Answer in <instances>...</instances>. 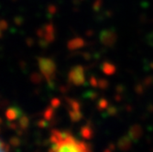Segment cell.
<instances>
[{
    "instance_id": "cell-1",
    "label": "cell",
    "mask_w": 153,
    "mask_h": 152,
    "mask_svg": "<svg viewBox=\"0 0 153 152\" xmlns=\"http://www.w3.org/2000/svg\"><path fill=\"white\" fill-rule=\"evenodd\" d=\"M51 151L61 152H74V151H90L91 147L85 143L77 140L75 137L68 131L53 130L51 135Z\"/></svg>"
},
{
    "instance_id": "cell-2",
    "label": "cell",
    "mask_w": 153,
    "mask_h": 152,
    "mask_svg": "<svg viewBox=\"0 0 153 152\" xmlns=\"http://www.w3.org/2000/svg\"><path fill=\"white\" fill-rule=\"evenodd\" d=\"M39 67L41 73L43 74L48 82H51L56 74V64L49 58H39Z\"/></svg>"
},
{
    "instance_id": "cell-3",
    "label": "cell",
    "mask_w": 153,
    "mask_h": 152,
    "mask_svg": "<svg viewBox=\"0 0 153 152\" xmlns=\"http://www.w3.org/2000/svg\"><path fill=\"white\" fill-rule=\"evenodd\" d=\"M69 80L73 85L76 86L82 85L85 82V69L80 65L74 67L69 73Z\"/></svg>"
},
{
    "instance_id": "cell-4",
    "label": "cell",
    "mask_w": 153,
    "mask_h": 152,
    "mask_svg": "<svg viewBox=\"0 0 153 152\" xmlns=\"http://www.w3.org/2000/svg\"><path fill=\"white\" fill-rule=\"evenodd\" d=\"M100 41L106 47H113L117 39V35L114 30H104L99 35Z\"/></svg>"
},
{
    "instance_id": "cell-5",
    "label": "cell",
    "mask_w": 153,
    "mask_h": 152,
    "mask_svg": "<svg viewBox=\"0 0 153 152\" xmlns=\"http://www.w3.org/2000/svg\"><path fill=\"white\" fill-rule=\"evenodd\" d=\"M142 133H143V129H142L141 126L138 125V124H135V125H132L129 128L128 135L129 136V137L134 143H137L141 139Z\"/></svg>"
},
{
    "instance_id": "cell-6",
    "label": "cell",
    "mask_w": 153,
    "mask_h": 152,
    "mask_svg": "<svg viewBox=\"0 0 153 152\" xmlns=\"http://www.w3.org/2000/svg\"><path fill=\"white\" fill-rule=\"evenodd\" d=\"M132 144H133V141L131 140L129 136L128 135H125V136H121L120 139H118V141H117V148L120 150L126 151V150H128V149L131 148Z\"/></svg>"
},
{
    "instance_id": "cell-7",
    "label": "cell",
    "mask_w": 153,
    "mask_h": 152,
    "mask_svg": "<svg viewBox=\"0 0 153 152\" xmlns=\"http://www.w3.org/2000/svg\"><path fill=\"white\" fill-rule=\"evenodd\" d=\"M21 115V110L19 107H11L7 109L6 116L8 120H15Z\"/></svg>"
},
{
    "instance_id": "cell-8",
    "label": "cell",
    "mask_w": 153,
    "mask_h": 152,
    "mask_svg": "<svg viewBox=\"0 0 153 152\" xmlns=\"http://www.w3.org/2000/svg\"><path fill=\"white\" fill-rule=\"evenodd\" d=\"M83 45H85V41H83V39H82L81 38H75V39L69 41L68 48H69V50H74L82 48Z\"/></svg>"
},
{
    "instance_id": "cell-9",
    "label": "cell",
    "mask_w": 153,
    "mask_h": 152,
    "mask_svg": "<svg viewBox=\"0 0 153 152\" xmlns=\"http://www.w3.org/2000/svg\"><path fill=\"white\" fill-rule=\"evenodd\" d=\"M102 70H103L104 73H105L107 75H111V74H114L116 73V66L113 65L112 63L105 62L102 65Z\"/></svg>"
},
{
    "instance_id": "cell-10",
    "label": "cell",
    "mask_w": 153,
    "mask_h": 152,
    "mask_svg": "<svg viewBox=\"0 0 153 152\" xmlns=\"http://www.w3.org/2000/svg\"><path fill=\"white\" fill-rule=\"evenodd\" d=\"M69 115H70V117H71L72 121H74V122H78V121L81 120L82 117V113L80 112V110L72 109L71 111L69 112Z\"/></svg>"
},
{
    "instance_id": "cell-11",
    "label": "cell",
    "mask_w": 153,
    "mask_h": 152,
    "mask_svg": "<svg viewBox=\"0 0 153 152\" xmlns=\"http://www.w3.org/2000/svg\"><path fill=\"white\" fill-rule=\"evenodd\" d=\"M81 135L82 136V137H85V139H91L93 136V130L88 126H85L81 129Z\"/></svg>"
},
{
    "instance_id": "cell-12",
    "label": "cell",
    "mask_w": 153,
    "mask_h": 152,
    "mask_svg": "<svg viewBox=\"0 0 153 152\" xmlns=\"http://www.w3.org/2000/svg\"><path fill=\"white\" fill-rule=\"evenodd\" d=\"M19 125L22 128H27V126H29V118H27L26 116H22L19 120Z\"/></svg>"
},
{
    "instance_id": "cell-13",
    "label": "cell",
    "mask_w": 153,
    "mask_h": 152,
    "mask_svg": "<svg viewBox=\"0 0 153 152\" xmlns=\"http://www.w3.org/2000/svg\"><path fill=\"white\" fill-rule=\"evenodd\" d=\"M146 41H147V43H148L149 46L153 47V31L150 32V33H149V34L147 35V37H146Z\"/></svg>"
},
{
    "instance_id": "cell-14",
    "label": "cell",
    "mask_w": 153,
    "mask_h": 152,
    "mask_svg": "<svg viewBox=\"0 0 153 152\" xmlns=\"http://www.w3.org/2000/svg\"><path fill=\"white\" fill-rule=\"evenodd\" d=\"M44 116H45V118H46V119H48V120L51 119V117H52V116H53V110H52L51 107L49 108V109H47V111L45 112Z\"/></svg>"
},
{
    "instance_id": "cell-15",
    "label": "cell",
    "mask_w": 153,
    "mask_h": 152,
    "mask_svg": "<svg viewBox=\"0 0 153 152\" xmlns=\"http://www.w3.org/2000/svg\"><path fill=\"white\" fill-rule=\"evenodd\" d=\"M98 105H99L100 108H106V107L108 106V103H107L106 100H104V99H103V100H100Z\"/></svg>"
},
{
    "instance_id": "cell-16",
    "label": "cell",
    "mask_w": 153,
    "mask_h": 152,
    "mask_svg": "<svg viewBox=\"0 0 153 152\" xmlns=\"http://www.w3.org/2000/svg\"><path fill=\"white\" fill-rule=\"evenodd\" d=\"M5 150H8V147L6 146V144H4L2 141H0V151H5Z\"/></svg>"
},
{
    "instance_id": "cell-17",
    "label": "cell",
    "mask_w": 153,
    "mask_h": 152,
    "mask_svg": "<svg viewBox=\"0 0 153 152\" xmlns=\"http://www.w3.org/2000/svg\"><path fill=\"white\" fill-rule=\"evenodd\" d=\"M51 105H53V107H57L60 105V100L59 99H53L51 101Z\"/></svg>"
}]
</instances>
